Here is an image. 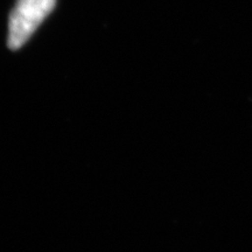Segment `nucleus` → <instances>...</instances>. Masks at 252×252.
<instances>
[{
	"mask_svg": "<svg viewBox=\"0 0 252 252\" xmlns=\"http://www.w3.org/2000/svg\"><path fill=\"white\" fill-rule=\"evenodd\" d=\"M55 5L56 0H17L8 18V48H23L52 13Z\"/></svg>",
	"mask_w": 252,
	"mask_h": 252,
	"instance_id": "f257e3e1",
	"label": "nucleus"
}]
</instances>
